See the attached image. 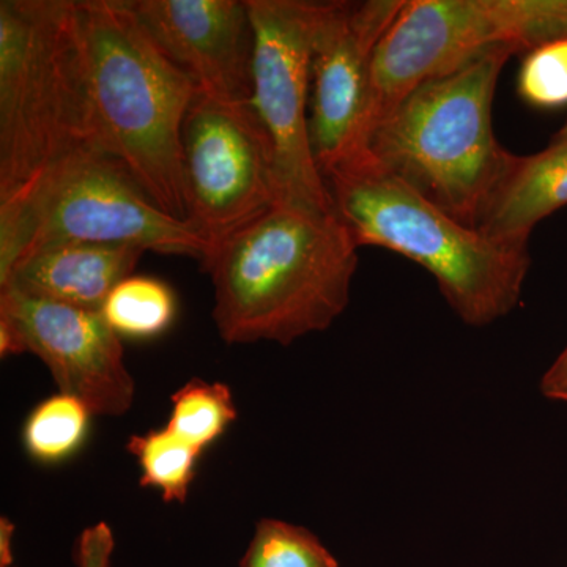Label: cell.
<instances>
[{
  "label": "cell",
  "mask_w": 567,
  "mask_h": 567,
  "mask_svg": "<svg viewBox=\"0 0 567 567\" xmlns=\"http://www.w3.org/2000/svg\"><path fill=\"white\" fill-rule=\"evenodd\" d=\"M327 185L357 245L421 265L462 322L486 327L516 309L532 265L528 246L499 244L458 223L368 152L328 175Z\"/></svg>",
  "instance_id": "cell-3"
},
{
  "label": "cell",
  "mask_w": 567,
  "mask_h": 567,
  "mask_svg": "<svg viewBox=\"0 0 567 567\" xmlns=\"http://www.w3.org/2000/svg\"><path fill=\"white\" fill-rule=\"evenodd\" d=\"M142 31L196 84L251 103L254 29L246 0H125Z\"/></svg>",
  "instance_id": "cell-12"
},
{
  "label": "cell",
  "mask_w": 567,
  "mask_h": 567,
  "mask_svg": "<svg viewBox=\"0 0 567 567\" xmlns=\"http://www.w3.org/2000/svg\"><path fill=\"white\" fill-rule=\"evenodd\" d=\"M14 525L9 518L0 520V567H13V551H11V537H13Z\"/></svg>",
  "instance_id": "cell-23"
},
{
  "label": "cell",
  "mask_w": 567,
  "mask_h": 567,
  "mask_svg": "<svg viewBox=\"0 0 567 567\" xmlns=\"http://www.w3.org/2000/svg\"><path fill=\"white\" fill-rule=\"evenodd\" d=\"M126 450L140 462L141 486L158 488L166 503H185L203 451L167 427L133 435Z\"/></svg>",
  "instance_id": "cell-16"
},
{
  "label": "cell",
  "mask_w": 567,
  "mask_h": 567,
  "mask_svg": "<svg viewBox=\"0 0 567 567\" xmlns=\"http://www.w3.org/2000/svg\"><path fill=\"white\" fill-rule=\"evenodd\" d=\"M166 427L189 445L204 451L237 420L233 393L224 383L194 379L171 399Z\"/></svg>",
  "instance_id": "cell-17"
},
{
  "label": "cell",
  "mask_w": 567,
  "mask_h": 567,
  "mask_svg": "<svg viewBox=\"0 0 567 567\" xmlns=\"http://www.w3.org/2000/svg\"><path fill=\"white\" fill-rule=\"evenodd\" d=\"M76 9L100 151L156 207L186 221L182 132L196 84L142 31L125 0H80Z\"/></svg>",
  "instance_id": "cell-2"
},
{
  "label": "cell",
  "mask_w": 567,
  "mask_h": 567,
  "mask_svg": "<svg viewBox=\"0 0 567 567\" xmlns=\"http://www.w3.org/2000/svg\"><path fill=\"white\" fill-rule=\"evenodd\" d=\"M540 391L550 401L565 402L567 395V346L540 380Z\"/></svg>",
  "instance_id": "cell-22"
},
{
  "label": "cell",
  "mask_w": 567,
  "mask_h": 567,
  "mask_svg": "<svg viewBox=\"0 0 567 567\" xmlns=\"http://www.w3.org/2000/svg\"><path fill=\"white\" fill-rule=\"evenodd\" d=\"M254 29L251 104L274 145L282 204L336 213L309 140L317 2L246 0Z\"/></svg>",
  "instance_id": "cell-9"
},
{
  "label": "cell",
  "mask_w": 567,
  "mask_h": 567,
  "mask_svg": "<svg viewBox=\"0 0 567 567\" xmlns=\"http://www.w3.org/2000/svg\"><path fill=\"white\" fill-rule=\"evenodd\" d=\"M567 205V123L543 151L518 156L477 230L492 240L528 246L533 229Z\"/></svg>",
  "instance_id": "cell-14"
},
{
  "label": "cell",
  "mask_w": 567,
  "mask_h": 567,
  "mask_svg": "<svg viewBox=\"0 0 567 567\" xmlns=\"http://www.w3.org/2000/svg\"><path fill=\"white\" fill-rule=\"evenodd\" d=\"M358 249L336 213L276 205L200 265L215 287L219 338L290 346L327 330L350 303Z\"/></svg>",
  "instance_id": "cell-1"
},
{
  "label": "cell",
  "mask_w": 567,
  "mask_h": 567,
  "mask_svg": "<svg viewBox=\"0 0 567 567\" xmlns=\"http://www.w3.org/2000/svg\"><path fill=\"white\" fill-rule=\"evenodd\" d=\"M87 147L100 151L76 2L2 0L0 203Z\"/></svg>",
  "instance_id": "cell-5"
},
{
  "label": "cell",
  "mask_w": 567,
  "mask_h": 567,
  "mask_svg": "<svg viewBox=\"0 0 567 567\" xmlns=\"http://www.w3.org/2000/svg\"><path fill=\"white\" fill-rule=\"evenodd\" d=\"M31 352L50 369L59 393L76 398L92 415L122 416L136 385L122 338L102 311L0 290V354Z\"/></svg>",
  "instance_id": "cell-11"
},
{
  "label": "cell",
  "mask_w": 567,
  "mask_h": 567,
  "mask_svg": "<svg viewBox=\"0 0 567 567\" xmlns=\"http://www.w3.org/2000/svg\"><path fill=\"white\" fill-rule=\"evenodd\" d=\"M567 39V0H406L377 50L369 137L417 85L498 48Z\"/></svg>",
  "instance_id": "cell-7"
},
{
  "label": "cell",
  "mask_w": 567,
  "mask_h": 567,
  "mask_svg": "<svg viewBox=\"0 0 567 567\" xmlns=\"http://www.w3.org/2000/svg\"><path fill=\"white\" fill-rule=\"evenodd\" d=\"M565 402H566V404H567V395H566Z\"/></svg>",
  "instance_id": "cell-24"
},
{
  "label": "cell",
  "mask_w": 567,
  "mask_h": 567,
  "mask_svg": "<svg viewBox=\"0 0 567 567\" xmlns=\"http://www.w3.org/2000/svg\"><path fill=\"white\" fill-rule=\"evenodd\" d=\"M144 252L140 246L89 241L47 246L14 265L0 290L102 311L112 289L133 275Z\"/></svg>",
  "instance_id": "cell-13"
},
{
  "label": "cell",
  "mask_w": 567,
  "mask_h": 567,
  "mask_svg": "<svg viewBox=\"0 0 567 567\" xmlns=\"http://www.w3.org/2000/svg\"><path fill=\"white\" fill-rule=\"evenodd\" d=\"M102 315L121 338H155L174 323L177 298L166 282L132 275L112 289Z\"/></svg>",
  "instance_id": "cell-15"
},
{
  "label": "cell",
  "mask_w": 567,
  "mask_h": 567,
  "mask_svg": "<svg viewBox=\"0 0 567 567\" xmlns=\"http://www.w3.org/2000/svg\"><path fill=\"white\" fill-rule=\"evenodd\" d=\"M513 48L417 85L375 126L368 152L383 169L468 227H480L517 155L495 136L494 99Z\"/></svg>",
  "instance_id": "cell-4"
},
{
  "label": "cell",
  "mask_w": 567,
  "mask_h": 567,
  "mask_svg": "<svg viewBox=\"0 0 567 567\" xmlns=\"http://www.w3.org/2000/svg\"><path fill=\"white\" fill-rule=\"evenodd\" d=\"M406 0L323 2L312 43L309 140L320 174L368 151L372 66Z\"/></svg>",
  "instance_id": "cell-10"
},
{
  "label": "cell",
  "mask_w": 567,
  "mask_h": 567,
  "mask_svg": "<svg viewBox=\"0 0 567 567\" xmlns=\"http://www.w3.org/2000/svg\"><path fill=\"white\" fill-rule=\"evenodd\" d=\"M87 406L66 394L41 402L24 425V445L40 462H59L71 456L87 434Z\"/></svg>",
  "instance_id": "cell-18"
},
{
  "label": "cell",
  "mask_w": 567,
  "mask_h": 567,
  "mask_svg": "<svg viewBox=\"0 0 567 567\" xmlns=\"http://www.w3.org/2000/svg\"><path fill=\"white\" fill-rule=\"evenodd\" d=\"M517 92L536 110L567 106V39L527 52L518 70Z\"/></svg>",
  "instance_id": "cell-20"
},
{
  "label": "cell",
  "mask_w": 567,
  "mask_h": 567,
  "mask_svg": "<svg viewBox=\"0 0 567 567\" xmlns=\"http://www.w3.org/2000/svg\"><path fill=\"white\" fill-rule=\"evenodd\" d=\"M69 241L134 245L200 265L210 252L192 223L156 207L121 162L91 147L0 203V282L29 254Z\"/></svg>",
  "instance_id": "cell-6"
},
{
  "label": "cell",
  "mask_w": 567,
  "mask_h": 567,
  "mask_svg": "<svg viewBox=\"0 0 567 567\" xmlns=\"http://www.w3.org/2000/svg\"><path fill=\"white\" fill-rule=\"evenodd\" d=\"M115 540L110 525L100 522L82 532L74 559L76 567H112Z\"/></svg>",
  "instance_id": "cell-21"
},
{
  "label": "cell",
  "mask_w": 567,
  "mask_h": 567,
  "mask_svg": "<svg viewBox=\"0 0 567 567\" xmlns=\"http://www.w3.org/2000/svg\"><path fill=\"white\" fill-rule=\"evenodd\" d=\"M182 166L186 221L210 246L208 256L282 204L274 145L251 103L197 91L183 123Z\"/></svg>",
  "instance_id": "cell-8"
},
{
  "label": "cell",
  "mask_w": 567,
  "mask_h": 567,
  "mask_svg": "<svg viewBox=\"0 0 567 567\" xmlns=\"http://www.w3.org/2000/svg\"><path fill=\"white\" fill-rule=\"evenodd\" d=\"M240 566L339 567V563L309 529L264 518L257 524Z\"/></svg>",
  "instance_id": "cell-19"
}]
</instances>
